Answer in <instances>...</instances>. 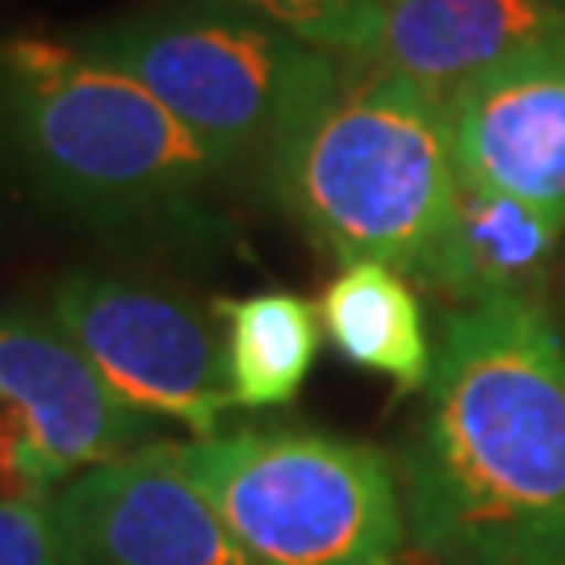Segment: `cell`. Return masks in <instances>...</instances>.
I'll return each instance as SVG.
<instances>
[{
    "mask_svg": "<svg viewBox=\"0 0 565 565\" xmlns=\"http://www.w3.org/2000/svg\"><path fill=\"white\" fill-rule=\"evenodd\" d=\"M46 511L67 565H256L160 440L76 473Z\"/></svg>",
    "mask_w": 565,
    "mask_h": 565,
    "instance_id": "52a82bcc",
    "label": "cell"
},
{
    "mask_svg": "<svg viewBox=\"0 0 565 565\" xmlns=\"http://www.w3.org/2000/svg\"><path fill=\"white\" fill-rule=\"evenodd\" d=\"M218 4L243 9L335 60H364L385 13V0H218Z\"/></svg>",
    "mask_w": 565,
    "mask_h": 565,
    "instance_id": "5bb4252c",
    "label": "cell"
},
{
    "mask_svg": "<svg viewBox=\"0 0 565 565\" xmlns=\"http://www.w3.org/2000/svg\"><path fill=\"white\" fill-rule=\"evenodd\" d=\"M565 252V226L499 189L465 184L448 239L427 285L465 306L490 298H536L548 268Z\"/></svg>",
    "mask_w": 565,
    "mask_h": 565,
    "instance_id": "8fae6325",
    "label": "cell"
},
{
    "mask_svg": "<svg viewBox=\"0 0 565 565\" xmlns=\"http://www.w3.org/2000/svg\"><path fill=\"white\" fill-rule=\"evenodd\" d=\"M319 319L348 364L377 373L403 394L427 390L436 348L427 340L424 306L398 268L377 260L343 264L319 298Z\"/></svg>",
    "mask_w": 565,
    "mask_h": 565,
    "instance_id": "7c38bea8",
    "label": "cell"
},
{
    "mask_svg": "<svg viewBox=\"0 0 565 565\" xmlns=\"http://www.w3.org/2000/svg\"><path fill=\"white\" fill-rule=\"evenodd\" d=\"M51 319L121 403L147 419L189 427L198 440L218 436V419L235 406L226 348L193 302L160 285L84 268L55 285Z\"/></svg>",
    "mask_w": 565,
    "mask_h": 565,
    "instance_id": "8992f818",
    "label": "cell"
},
{
    "mask_svg": "<svg viewBox=\"0 0 565 565\" xmlns=\"http://www.w3.org/2000/svg\"><path fill=\"white\" fill-rule=\"evenodd\" d=\"M406 527L436 565H565V335L541 298L445 319Z\"/></svg>",
    "mask_w": 565,
    "mask_h": 565,
    "instance_id": "6da1fadb",
    "label": "cell"
},
{
    "mask_svg": "<svg viewBox=\"0 0 565 565\" xmlns=\"http://www.w3.org/2000/svg\"><path fill=\"white\" fill-rule=\"evenodd\" d=\"M548 4H562V9H565V0H548Z\"/></svg>",
    "mask_w": 565,
    "mask_h": 565,
    "instance_id": "ac0fdd59",
    "label": "cell"
},
{
    "mask_svg": "<svg viewBox=\"0 0 565 565\" xmlns=\"http://www.w3.org/2000/svg\"><path fill=\"white\" fill-rule=\"evenodd\" d=\"M72 42L135 76L231 172H260L343 72V60L218 0L156 4L76 30Z\"/></svg>",
    "mask_w": 565,
    "mask_h": 565,
    "instance_id": "277c9868",
    "label": "cell"
},
{
    "mask_svg": "<svg viewBox=\"0 0 565 565\" xmlns=\"http://www.w3.org/2000/svg\"><path fill=\"white\" fill-rule=\"evenodd\" d=\"M260 181L340 268L377 260L424 285L461 193L445 102L352 60L285 130Z\"/></svg>",
    "mask_w": 565,
    "mask_h": 565,
    "instance_id": "3957f363",
    "label": "cell"
},
{
    "mask_svg": "<svg viewBox=\"0 0 565 565\" xmlns=\"http://www.w3.org/2000/svg\"><path fill=\"white\" fill-rule=\"evenodd\" d=\"M214 319L226 327V382L235 406L273 411L302 394L323 343L319 306L289 289H264L214 302Z\"/></svg>",
    "mask_w": 565,
    "mask_h": 565,
    "instance_id": "4fadbf2b",
    "label": "cell"
},
{
    "mask_svg": "<svg viewBox=\"0 0 565 565\" xmlns=\"http://www.w3.org/2000/svg\"><path fill=\"white\" fill-rule=\"evenodd\" d=\"M553 39H565V9L548 0H385L377 39L352 63L448 102L473 76Z\"/></svg>",
    "mask_w": 565,
    "mask_h": 565,
    "instance_id": "30bf717a",
    "label": "cell"
},
{
    "mask_svg": "<svg viewBox=\"0 0 565 565\" xmlns=\"http://www.w3.org/2000/svg\"><path fill=\"white\" fill-rule=\"evenodd\" d=\"M0 403L13 406L60 482L147 448V415L105 385L55 319L0 310Z\"/></svg>",
    "mask_w": 565,
    "mask_h": 565,
    "instance_id": "9c48e42d",
    "label": "cell"
},
{
    "mask_svg": "<svg viewBox=\"0 0 565 565\" xmlns=\"http://www.w3.org/2000/svg\"><path fill=\"white\" fill-rule=\"evenodd\" d=\"M226 168L81 42L0 39V184L121 239L214 235Z\"/></svg>",
    "mask_w": 565,
    "mask_h": 565,
    "instance_id": "7a4b0ae2",
    "label": "cell"
},
{
    "mask_svg": "<svg viewBox=\"0 0 565 565\" xmlns=\"http://www.w3.org/2000/svg\"><path fill=\"white\" fill-rule=\"evenodd\" d=\"M0 565H67L46 503H0Z\"/></svg>",
    "mask_w": 565,
    "mask_h": 565,
    "instance_id": "2e32d148",
    "label": "cell"
},
{
    "mask_svg": "<svg viewBox=\"0 0 565 565\" xmlns=\"http://www.w3.org/2000/svg\"><path fill=\"white\" fill-rule=\"evenodd\" d=\"M172 452L256 565H398L406 507L382 448L281 427Z\"/></svg>",
    "mask_w": 565,
    "mask_h": 565,
    "instance_id": "5b68a950",
    "label": "cell"
},
{
    "mask_svg": "<svg viewBox=\"0 0 565 565\" xmlns=\"http://www.w3.org/2000/svg\"><path fill=\"white\" fill-rule=\"evenodd\" d=\"M60 478L30 440V427L13 406L0 403V503H51Z\"/></svg>",
    "mask_w": 565,
    "mask_h": 565,
    "instance_id": "9a60e30c",
    "label": "cell"
},
{
    "mask_svg": "<svg viewBox=\"0 0 565 565\" xmlns=\"http://www.w3.org/2000/svg\"><path fill=\"white\" fill-rule=\"evenodd\" d=\"M445 121L465 184L511 193L565 226V39L461 84Z\"/></svg>",
    "mask_w": 565,
    "mask_h": 565,
    "instance_id": "ba28073f",
    "label": "cell"
},
{
    "mask_svg": "<svg viewBox=\"0 0 565 565\" xmlns=\"http://www.w3.org/2000/svg\"><path fill=\"white\" fill-rule=\"evenodd\" d=\"M562 302H565V260H562Z\"/></svg>",
    "mask_w": 565,
    "mask_h": 565,
    "instance_id": "e0dca14e",
    "label": "cell"
}]
</instances>
